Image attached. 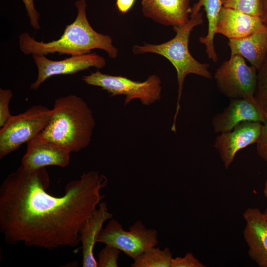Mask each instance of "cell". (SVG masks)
Instances as JSON below:
<instances>
[{
	"instance_id": "obj_1",
	"label": "cell",
	"mask_w": 267,
	"mask_h": 267,
	"mask_svg": "<svg viewBox=\"0 0 267 267\" xmlns=\"http://www.w3.org/2000/svg\"><path fill=\"white\" fill-rule=\"evenodd\" d=\"M107 179L96 171L68 182L62 196L47 192L45 168L30 171L21 165L0 186V231L8 244L47 249L74 247L80 232L104 196Z\"/></svg>"
},
{
	"instance_id": "obj_2",
	"label": "cell",
	"mask_w": 267,
	"mask_h": 267,
	"mask_svg": "<svg viewBox=\"0 0 267 267\" xmlns=\"http://www.w3.org/2000/svg\"><path fill=\"white\" fill-rule=\"evenodd\" d=\"M75 5L77 17L66 26L58 39L44 43L36 41L28 33H23L18 38L20 50L27 55L58 53L71 56L89 53L92 49H100L106 51L110 58H116L118 49L113 45L111 37L97 32L90 25L87 17L86 0H77Z\"/></svg>"
},
{
	"instance_id": "obj_3",
	"label": "cell",
	"mask_w": 267,
	"mask_h": 267,
	"mask_svg": "<svg viewBox=\"0 0 267 267\" xmlns=\"http://www.w3.org/2000/svg\"><path fill=\"white\" fill-rule=\"evenodd\" d=\"M91 110L80 97L69 94L56 98L48 124L39 134L71 152L86 148L95 127Z\"/></svg>"
},
{
	"instance_id": "obj_4",
	"label": "cell",
	"mask_w": 267,
	"mask_h": 267,
	"mask_svg": "<svg viewBox=\"0 0 267 267\" xmlns=\"http://www.w3.org/2000/svg\"><path fill=\"white\" fill-rule=\"evenodd\" d=\"M203 21V13L199 11L190 15L189 21L185 25L174 28L176 35L171 40L158 44L144 43L143 45H135L133 47L134 54L153 53L164 56L172 64L177 71L178 95L171 128V131L174 132L176 131V120L180 108L183 85L187 75L193 74L208 79H212L209 70L210 65L196 60L191 54L188 47L191 32Z\"/></svg>"
},
{
	"instance_id": "obj_5",
	"label": "cell",
	"mask_w": 267,
	"mask_h": 267,
	"mask_svg": "<svg viewBox=\"0 0 267 267\" xmlns=\"http://www.w3.org/2000/svg\"><path fill=\"white\" fill-rule=\"evenodd\" d=\"M82 79L88 85L106 90L110 94V96L125 95V105L134 99H139L143 105L148 106L161 97V81L155 74L150 75L143 82H138L122 76L103 74L97 70L83 76Z\"/></svg>"
},
{
	"instance_id": "obj_6",
	"label": "cell",
	"mask_w": 267,
	"mask_h": 267,
	"mask_svg": "<svg viewBox=\"0 0 267 267\" xmlns=\"http://www.w3.org/2000/svg\"><path fill=\"white\" fill-rule=\"evenodd\" d=\"M51 109L41 104L12 115L0 130V159L39 135L48 123Z\"/></svg>"
},
{
	"instance_id": "obj_7",
	"label": "cell",
	"mask_w": 267,
	"mask_h": 267,
	"mask_svg": "<svg viewBox=\"0 0 267 267\" xmlns=\"http://www.w3.org/2000/svg\"><path fill=\"white\" fill-rule=\"evenodd\" d=\"M96 241L114 246L133 260L158 244L157 230L147 228L141 221H136L126 231L118 221L112 219L102 229Z\"/></svg>"
},
{
	"instance_id": "obj_8",
	"label": "cell",
	"mask_w": 267,
	"mask_h": 267,
	"mask_svg": "<svg viewBox=\"0 0 267 267\" xmlns=\"http://www.w3.org/2000/svg\"><path fill=\"white\" fill-rule=\"evenodd\" d=\"M257 78L256 68L239 55H231L215 73L218 89L229 98L254 97Z\"/></svg>"
},
{
	"instance_id": "obj_9",
	"label": "cell",
	"mask_w": 267,
	"mask_h": 267,
	"mask_svg": "<svg viewBox=\"0 0 267 267\" xmlns=\"http://www.w3.org/2000/svg\"><path fill=\"white\" fill-rule=\"evenodd\" d=\"M32 57L38 68L37 79L30 86V88L34 90L38 89L47 79L53 76L74 74L91 67L100 69L106 65L105 58L95 52L71 55L57 61L49 59L43 54H33Z\"/></svg>"
},
{
	"instance_id": "obj_10",
	"label": "cell",
	"mask_w": 267,
	"mask_h": 267,
	"mask_svg": "<svg viewBox=\"0 0 267 267\" xmlns=\"http://www.w3.org/2000/svg\"><path fill=\"white\" fill-rule=\"evenodd\" d=\"M262 127L263 124L260 122L245 121L229 132L219 134L216 138L214 147L225 169L230 167L239 150L258 142Z\"/></svg>"
},
{
	"instance_id": "obj_11",
	"label": "cell",
	"mask_w": 267,
	"mask_h": 267,
	"mask_svg": "<svg viewBox=\"0 0 267 267\" xmlns=\"http://www.w3.org/2000/svg\"><path fill=\"white\" fill-rule=\"evenodd\" d=\"M267 113L253 98H230L228 105L216 114L212 120L214 132L218 134L231 131L236 125L245 121L264 123Z\"/></svg>"
},
{
	"instance_id": "obj_12",
	"label": "cell",
	"mask_w": 267,
	"mask_h": 267,
	"mask_svg": "<svg viewBox=\"0 0 267 267\" xmlns=\"http://www.w3.org/2000/svg\"><path fill=\"white\" fill-rule=\"evenodd\" d=\"M71 152L40 135L27 142L21 165L30 171L48 166L65 168L70 162Z\"/></svg>"
},
{
	"instance_id": "obj_13",
	"label": "cell",
	"mask_w": 267,
	"mask_h": 267,
	"mask_svg": "<svg viewBox=\"0 0 267 267\" xmlns=\"http://www.w3.org/2000/svg\"><path fill=\"white\" fill-rule=\"evenodd\" d=\"M243 236L250 259L259 267H267V220L258 208L246 209Z\"/></svg>"
},
{
	"instance_id": "obj_14",
	"label": "cell",
	"mask_w": 267,
	"mask_h": 267,
	"mask_svg": "<svg viewBox=\"0 0 267 267\" xmlns=\"http://www.w3.org/2000/svg\"><path fill=\"white\" fill-rule=\"evenodd\" d=\"M190 2V0H141V9L145 17L174 29L189 21Z\"/></svg>"
},
{
	"instance_id": "obj_15",
	"label": "cell",
	"mask_w": 267,
	"mask_h": 267,
	"mask_svg": "<svg viewBox=\"0 0 267 267\" xmlns=\"http://www.w3.org/2000/svg\"><path fill=\"white\" fill-rule=\"evenodd\" d=\"M260 16L222 6L217 23L216 33L228 39L249 36L265 28Z\"/></svg>"
},
{
	"instance_id": "obj_16",
	"label": "cell",
	"mask_w": 267,
	"mask_h": 267,
	"mask_svg": "<svg viewBox=\"0 0 267 267\" xmlns=\"http://www.w3.org/2000/svg\"><path fill=\"white\" fill-rule=\"evenodd\" d=\"M113 217L108 211L107 203L100 202L87 220L80 232L79 240L82 244L83 267H98L93 250L96 239L102 229L103 223Z\"/></svg>"
},
{
	"instance_id": "obj_17",
	"label": "cell",
	"mask_w": 267,
	"mask_h": 267,
	"mask_svg": "<svg viewBox=\"0 0 267 267\" xmlns=\"http://www.w3.org/2000/svg\"><path fill=\"white\" fill-rule=\"evenodd\" d=\"M228 44L231 55L242 56L258 71L267 56V28L243 38L229 39Z\"/></svg>"
},
{
	"instance_id": "obj_18",
	"label": "cell",
	"mask_w": 267,
	"mask_h": 267,
	"mask_svg": "<svg viewBox=\"0 0 267 267\" xmlns=\"http://www.w3.org/2000/svg\"><path fill=\"white\" fill-rule=\"evenodd\" d=\"M203 6L208 20V32L205 37L199 38V42L205 45L208 58L217 62L218 57L214 46V38L217 23L223 6L221 0H198L191 8L190 15L199 12Z\"/></svg>"
},
{
	"instance_id": "obj_19",
	"label": "cell",
	"mask_w": 267,
	"mask_h": 267,
	"mask_svg": "<svg viewBox=\"0 0 267 267\" xmlns=\"http://www.w3.org/2000/svg\"><path fill=\"white\" fill-rule=\"evenodd\" d=\"M173 255L169 248L153 247L134 259L132 267H171Z\"/></svg>"
},
{
	"instance_id": "obj_20",
	"label": "cell",
	"mask_w": 267,
	"mask_h": 267,
	"mask_svg": "<svg viewBox=\"0 0 267 267\" xmlns=\"http://www.w3.org/2000/svg\"><path fill=\"white\" fill-rule=\"evenodd\" d=\"M222 6L245 13L261 16L262 0H221Z\"/></svg>"
},
{
	"instance_id": "obj_21",
	"label": "cell",
	"mask_w": 267,
	"mask_h": 267,
	"mask_svg": "<svg viewBox=\"0 0 267 267\" xmlns=\"http://www.w3.org/2000/svg\"><path fill=\"white\" fill-rule=\"evenodd\" d=\"M254 98L267 113V56L261 68L257 71V78Z\"/></svg>"
},
{
	"instance_id": "obj_22",
	"label": "cell",
	"mask_w": 267,
	"mask_h": 267,
	"mask_svg": "<svg viewBox=\"0 0 267 267\" xmlns=\"http://www.w3.org/2000/svg\"><path fill=\"white\" fill-rule=\"evenodd\" d=\"M120 252L119 249L105 244L98 254V267H118Z\"/></svg>"
},
{
	"instance_id": "obj_23",
	"label": "cell",
	"mask_w": 267,
	"mask_h": 267,
	"mask_svg": "<svg viewBox=\"0 0 267 267\" xmlns=\"http://www.w3.org/2000/svg\"><path fill=\"white\" fill-rule=\"evenodd\" d=\"M12 91L9 89H0V127L2 128L12 116L9 104L13 97Z\"/></svg>"
},
{
	"instance_id": "obj_24",
	"label": "cell",
	"mask_w": 267,
	"mask_h": 267,
	"mask_svg": "<svg viewBox=\"0 0 267 267\" xmlns=\"http://www.w3.org/2000/svg\"><path fill=\"white\" fill-rule=\"evenodd\" d=\"M193 253H187L183 257L173 258L171 267H205Z\"/></svg>"
},
{
	"instance_id": "obj_25",
	"label": "cell",
	"mask_w": 267,
	"mask_h": 267,
	"mask_svg": "<svg viewBox=\"0 0 267 267\" xmlns=\"http://www.w3.org/2000/svg\"><path fill=\"white\" fill-rule=\"evenodd\" d=\"M24 3L31 26L36 30L41 29L40 14L35 8L34 0H22Z\"/></svg>"
},
{
	"instance_id": "obj_26",
	"label": "cell",
	"mask_w": 267,
	"mask_h": 267,
	"mask_svg": "<svg viewBox=\"0 0 267 267\" xmlns=\"http://www.w3.org/2000/svg\"><path fill=\"white\" fill-rule=\"evenodd\" d=\"M256 144L258 155L267 163V117L263 123L261 134Z\"/></svg>"
},
{
	"instance_id": "obj_27",
	"label": "cell",
	"mask_w": 267,
	"mask_h": 267,
	"mask_svg": "<svg viewBox=\"0 0 267 267\" xmlns=\"http://www.w3.org/2000/svg\"><path fill=\"white\" fill-rule=\"evenodd\" d=\"M135 0H117L116 5L118 10L122 14H125L133 6Z\"/></svg>"
},
{
	"instance_id": "obj_28",
	"label": "cell",
	"mask_w": 267,
	"mask_h": 267,
	"mask_svg": "<svg viewBox=\"0 0 267 267\" xmlns=\"http://www.w3.org/2000/svg\"><path fill=\"white\" fill-rule=\"evenodd\" d=\"M262 11L260 17L264 25L267 28V0H262Z\"/></svg>"
},
{
	"instance_id": "obj_29",
	"label": "cell",
	"mask_w": 267,
	"mask_h": 267,
	"mask_svg": "<svg viewBox=\"0 0 267 267\" xmlns=\"http://www.w3.org/2000/svg\"><path fill=\"white\" fill-rule=\"evenodd\" d=\"M264 194L265 196L267 199V177L265 181L264 189Z\"/></svg>"
},
{
	"instance_id": "obj_30",
	"label": "cell",
	"mask_w": 267,
	"mask_h": 267,
	"mask_svg": "<svg viewBox=\"0 0 267 267\" xmlns=\"http://www.w3.org/2000/svg\"><path fill=\"white\" fill-rule=\"evenodd\" d=\"M263 213L266 219L267 220V208L265 209V210L264 211V212H263Z\"/></svg>"
}]
</instances>
